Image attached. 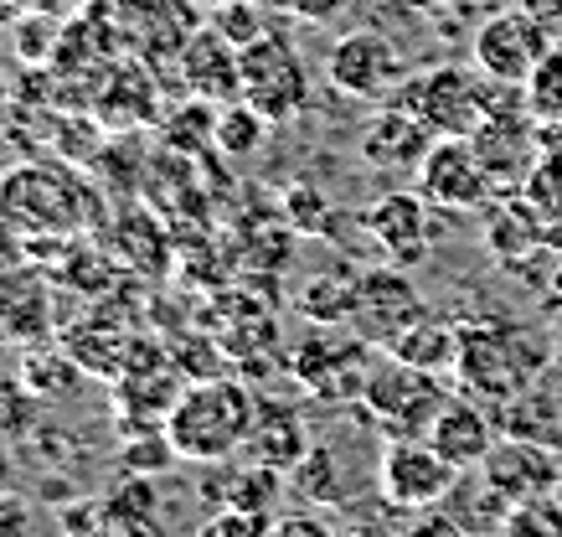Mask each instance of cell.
<instances>
[{"label":"cell","instance_id":"cell-29","mask_svg":"<svg viewBox=\"0 0 562 537\" xmlns=\"http://www.w3.org/2000/svg\"><path fill=\"white\" fill-rule=\"evenodd\" d=\"M16 36V57L26 68H42L57 57V42H63V16H52V11H26V16L11 26Z\"/></svg>","mask_w":562,"mask_h":537},{"label":"cell","instance_id":"cell-30","mask_svg":"<svg viewBox=\"0 0 562 537\" xmlns=\"http://www.w3.org/2000/svg\"><path fill=\"white\" fill-rule=\"evenodd\" d=\"M57 279L72 284V290H83V295H99L103 284H109V259H103V248H88L83 238H68L63 254H57Z\"/></svg>","mask_w":562,"mask_h":537},{"label":"cell","instance_id":"cell-25","mask_svg":"<svg viewBox=\"0 0 562 537\" xmlns=\"http://www.w3.org/2000/svg\"><path fill=\"white\" fill-rule=\"evenodd\" d=\"M387 351L397 362H408V367H418V372H434V378H439V372H454V362H460V326L424 315V321H413Z\"/></svg>","mask_w":562,"mask_h":537},{"label":"cell","instance_id":"cell-20","mask_svg":"<svg viewBox=\"0 0 562 537\" xmlns=\"http://www.w3.org/2000/svg\"><path fill=\"white\" fill-rule=\"evenodd\" d=\"M428 445H434L449 466L480 470V460H485L495 445V429L475 403H443V414L434 418V429H428Z\"/></svg>","mask_w":562,"mask_h":537},{"label":"cell","instance_id":"cell-22","mask_svg":"<svg viewBox=\"0 0 562 537\" xmlns=\"http://www.w3.org/2000/svg\"><path fill=\"white\" fill-rule=\"evenodd\" d=\"M439 506L460 522L470 537H501V527H506L516 502L485 481V470H460V481L449 485V496H443Z\"/></svg>","mask_w":562,"mask_h":537},{"label":"cell","instance_id":"cell-27","mask_svg":"<svg viewBox=\"0 0 562 537\" xmlns=\"http://www.w3.org/2000/svg\"><path fill=\"white\" fill-rule=\"evenodd\" d=\"M269 135V120L258 114L248 99H233V104H217V150L227 160H243L254 156L258 145Z\"/></svg>","mask_w":562,"mask_h":537},{"label":"cell","instance_id":"cell-51","mask_svg":"<svg viewBox=\"0 0 562 537\" xmlns=\"http://www.w3.org/2000/svg\"><path fill=\"white\" fill-rule=\"evenodd\" d=\"M217 5H222V0H217Z\"/></svg>","mask_w":562,"mask_h":537},{"label":"cell","instance_id":"cell-42","mask_svg":"<svg viewBox=\"0 0 562 537\" xmlns=\"http://www.w3.org/2000/svg\"><path fill=\"white\" fill-rule=\"evenodd\" d=\"M284 5H290L300 21H315V26H321V21H336V16H341L346 0H284Z\"/></svg>","mask_w":562,"mask_h":537},{"label":"cell","instance_id":"cell-44","mask_svg":"<svg viewBox=\"0 0 562 537\" xmlns=\"http://www.w3.org/2000/svg\"><path fill=\"white\" fill-rule=\"evenodd\" d=\"M26 11H36L32 0H0V32H11V26H16Z\"/></svg>","mask_w":562,"mask_h":537},{"label":"cell","instance_id":"cell-7","mask_svg":"<svg viewBox=\"0 0 562 537\" xmlns=\"http://www.w3.org/2000/svg\"><path fill=\"white\" fill-rule=\"evenodd\" d=\"M424 300L413 290V279L387 264V269H361L351 279V315H346V331L361 336L367 347H392L413 321H424Z\"/></svg>","mask_w":562,"mask_h":537},{"label":"cell","instance_id":"cell-50","mask_svg":"<svg viewBox=\"0 0 562 537\" xmlns=\"http://www.w3.org/2000/svg\"><path fill=\"white\" fill-rule=\"evenodd\" d=\"M0 342H5V331H0Z\"/></svg>","mask_w":562,"mask_h":537},{"label":"cell","instance_id":"cell-31","mask_svg":"<svg viewBox=\"0 0 562 537\" xmlns=\"http://www.w3.org/2000/svg\"><path fill=\"white\" fill-rule=\"evenodd\" d=\"M501 537H562V491L516 502L506 527H501Z\"/></svg>","mask_w":562,"mask_h":537},{"label":"cell","instance_id":"cell-10","mask_svg":"<svg viewBox=\"0 0 562 537\" xmlns=\"http://www.w3.org/2000/svg\"><path fill=\"white\" fill-rule=\"evenodd\" d=\"M470 47H475V68L485 72V78L527 88V78L542 68V57L552 53L558 42L542 32V21L531 16L527 5H512V11H495L491 21H480L475 36H470Z\"/></svg>","mask_w":562,"mask_h":537},{"label":"cell","instance_id":"cell-13","mask_svg":"<svg viewBox=\"0 0 562 537\" xmlns=\"http://www.w3.org/2000/svg\"><path fill=\"white\" fill-rule=\"evenodd\" d=\"M0 331L11 336V342H47L57 326V275H52L47 264H21L11 275L0 279Z\"/></svg>","mask_w":562,"mask_h":537},{"label":"cell","instance_id":"cell-16","mask_svg":"<svg viewBox=\"0 0 562 537\" xmlns=\"http://www.w3.org/2000/svg\"><path fill=\"white\" fill-rule=\"evenodd\" d=\"M485 481L495 491H506L512 502H527V496H547V491H562V466L558 455L537 445V439H521V434H506L495 439L491 455L480 460Z\"/></svg>","mask_w":562,"mask_h":537},{"label":"cell","instance_id":"cell-45","mask_svg":"<svg viewBox=\"0 0 562 537\" xmlns=\"http://www.w3.org/2000/svg\"><path fill=\"white\" fill-rule=\"evenodd\" d=\"M36 11H52V16H78V11H88V0H32Z\"/></svg>","mask_w":562,"mask_h":537},{"label":"cell","instance_id":"cell-6","mask_svg":"<svg viewBox=\"0 0 562 537\" xmlns=\"http://www.w3.org/2000/svg\"><path fill=\"white\" fill-rule=\"evenodd\" d=\"M238 63H243V99L269 124H290L294 114H305L310 104L305 68H300L294 47L279 32H263L258 42L238 47Z\"/></svg>","mask_w":562,"mask_h":537},{"label":"cell","instance_id":"cell-15","mask_svg":"<svg viewBox=\"0 0 562 537\" xmlns=\"http://www.w3.org/2000/svg\"><path fill=\"white\" fill-rule=\"evenodd\" d=\"M176 63H181V83L196 99H212V104H227V99H243V63L238 47L206 21V26H191L187 42L176 47Z\"/></svg>","mask_w":562,"mask_h":537},{"label":"cell","instance_id":"cell-17","mask_svg":"<svg viewBox=\"0 0 562 537\" xmlns=\"http://www.w3.org/2000/svg\"><path fill=\"white\" fill-rule=\"evenodd\" d=\"M485 248L495 254V264H506L512 275H527V259L552 254L547 248V217L537 212L527 191H506L485 208Z\"/></svg>","mask_w":562,"mask_h":537},{"label":"cell","instance_id":"cell-32","mask_svg":"<svg viewBox=\"0 0 562 537\" xmlns=\"http://www.w3.org/2000/svg\"><path fill=\"white\" fill-rule=\"evenodd\" d=\"M527 109L537 124H562V42L542 57V68L527 78Z\"/></svg>","mask_w":562,"mask_h":537},{"label":"cell","instance_id":"cell-23","mask_svg":"<svg viewBox=\"0 0 562 537\" xmlns=\"http://www.w3.org/2000/svg\"><path fill=\"white\" fill-rule=\"evenodd\" d=\"M93 114L103 120V130H139V124L155 120V78L150 68L139 63H120L109 68V83H103Z\"/></svg>","mask_w":562,"mask_h":537},{"label":"cell","instance_id":"cell-2","mask_svg":"<svg viewBox=\"0 0 562 537\" xmlns=\"http://www.w3.org/2000/svg\"><path fill=\"white\" fill-rule=\"evenodd\" d=\"M258 418V399L248 393V382L238 378H196L176 399L171 418H166V434L181 460H196V466H227V455H238L254 434Z\"/></svg>","mask_w":562,"mask_h":537},{"label":"cell","instance_id":"cell-41","mask_svg":"<svg viewBox=\"0 0 562 537\" xmlns=\"http://www.w3.org/2000/svg\"><path fill=\"white\" fill-rule=\"evenodd\" d=\"M263 537H336V533L321 517H310V512H284V517H269Z\"/></svg>","mask_w":562,"mask_h":537},{"label":"cell","instance_id":"cell-3","mask_svg":"<svg viewBox=\"0 0 562 537\" xmlns=\"http://www.w3.org/2000/svg\"><path fill=\"white\" fill-rule=\"evenodd\" d=\"M392 104L413 109L434 135H475L495 109L527 104V88L495 83V78H485V72H475V68L443 63V68H434V72L408 78V83L392 93Z\"/></svg>","mask_w":562,"mask_h":537},{"label":"cell","instance_id":"cell-4","mask_svg":"<svg viewBox=\"0 0 562 537\" xmlns=\"http://www.w3.org/2000/svg\"><path fill=\"white\" fill-rule=\"evenodd\" d=\"M542 362V351L521 326H460V372L464 388H475L480 399L506 403L531 382Z\"/></svg>","mask_w":562,"mask_h":537},{"label":"cell","instance_id":"cell-39","mask_svg":"<svg viewBox=\"0 0 562 537\" xmlns=\"http://www.w3.org/2000/svg\"><path fill=\"white\" fill-rule=\"evenodd\" d=\"M263 527H269L263 517H248L238 506H222L217 517H206L191 537H263Z\"/></svg>","mask_w":562,"mask_h":537},{"label":"cell","instance_id":"cell-1","mask_svg":"<svg viewBox=\"0 0 562 537\" xmlns=\"http://www.w3.org/2000/svg\"><path fill=\"white\" fill-rule=\"evenodd\" d=\"M0 217L26 238H83L99 223V191L68 160H26L0 171Z\"/></svg>","mask_w":562,"mask_h":537},{"label":"cell","instance_id":"cell-12","mask_svg":"<svg viewBox=\"0 0 562 537\" xmlns=\"http://www.w3.org/2000/svg\"><path fill=\"white\" fill-rule=\"evenodd\" d=\"M325 72H330V83L341 88L346 99H367V104L392 99L403 88V57H397L387 36L376 32H346L325 57Z\"/></svg>","mask_w":562,"mask_h":537},{"label":"cell","instance_id":"cell-40","mask_svg":"<svg viewBox=\"0 0 562 537\" xmlns=\"http://www.w3.org/2000/svg\"><path fill=\"white\" fill-rule=\"evenodd\" d=\"M21 264H32V238L11 217H0V279L11 275V269H21Z\"/></svg>","mask_w":562,"mask_h":537},{"label":"cell","instance_id":"cell-34","mask_svg":"<svg viewBox=\"0 0 562 537\" xmlns=\"http://www.w3.org/2000/svg\"><path fill=\"white\" fill-rule=\"evenodd\" d=\"M300 311L310 315V326H346V315H351V279H315L310 295L300 300Z\"/></svg>","mask_w":562,"mask_h":537},{"label":"cell","instance_id":"cell-14","mask_svg":"<svg viewBox=\"0 0 562 537\" xmlns=\"http://www.w3.org/2000/svg\"><path fill=\"white\" fill-rule=\"evenodd\" d=\"M361 227L376 238V248H387L397 269H408L434 243V202L424 191H387L361 212Z\"/></svg>","mask_w":562,"mask_h":537},{"label":"cell","instance_id":"cell-26","mask_svg":"<svg viewBox=\"0 0 562 537\" xmlns=\"http://www.w3.org/2000/svg\"><path fill=\"white\" fill-rule=\"evenodd\" d=\"M284 491H290V485H284V470H269V466H258V460H248L243 470H227V506H238L248 517L269 522L273 502H279Z\"/></svg>","mask_w":562,"mask_h":537},{"label":"cell","instance_id":"cell-37","mask_svg":"<svg viewBox=\"0 0 562 537\" xmlns=\"http://www.w3.org/2000/svg\"><path fill=\"white\" fill-rule=\"evenodd\" d=\"M537 202V212H542L547 223L552 217H562V156H552V150H542V160L531 166L527 176V187H521Z\"/></svg>","mask_w":562,"mask_h":537},{"label":"cell","instance_id":"cell-9","mask_svg":"<svg viewBox=\"0 0 562 537\" xmlns=\"http://www.w3.org/2000/svg\"><path fill=\"white\" fill-rule=\"evenodd\" d=\"M454 481H460V466H449L428 439H392L376 460V496L387 512L439 506Z\"/></svg>","mask_w":562,"mask_h":537},{"label":"cell","instance_id":"cell-5","mask_svg":"<svg viewBox=\"0 0 562 537\" xmlns=\"http://www.w3.org/2000/svg\"><path fill=\"white\" fill-rule=\"evenodd\" d=\"M361 403L387 424L392 439H428L434 418L443 414L449 399H443V388L434 382V372H418V367L397 362L387 351V362H372V372H367Z\"/></svg>","mask_w":562,"mask_h":537},{"label":"cell","instance_id":"cell-21","mask_svg":"<svg viewBox=\"0 0 562 537\" xmlns=\"http://www.w3.org/2000/svg\"><path fill=\"white\" fill-rule=\"evenodd\" d=\"M57 347L68 351L83 372H93V378H120L124 367H130L135 336L99 315V321H78V326H68L63 336H57Z\"/></svg>","mask_w":562,"mask_h":537},{"label":"cell","instance_id":"cell-8","mask_svg":"<svg viewBox=\"0 0 562 537\" xmlns=\"http://www.w3.org/2000/svg\"><path fill=\"white\" fill-rule=\"evenodd\" d=\"M418 191L443 212H480L501 197L470 135H434L428 156L418 160Z\"/></svg>","mask_w":562,"mask_h":537},{"label":"cell","instance_id":"cell-35","mask_svg":"<svg viewBox=\"0 0 562 537\" xmlns=\"http://www.w3.org/2000/svg\"><path fill=\"white\" fill-rule=\"evenodd\" d=\"M212 26H217L233 47H248V42H258V36L269 32V21H263V11H258V0H222Z\"/></svg>","mask_w":562,"mask_h":537},{"label":"cell","instance_id":"cell-24","mask_svg":"<svg viewBox=\"0 0 562 537\" xmlns=\"http://www.w3.org/2000/svg\"><path fill=\"white\" fill-rule=\"evenodd\" d=\"M160 491H155V476H130L99 502V522L109 533H130V537H160Z\"/></svg>","mask_w":562,"mask_h":537},{"label":"cell","instance_id":"cell-33","mask_svg":"<svg viewBox=\"0 0 562 537\" xmlns=\"http://www.w3.org/2000/svg\"><path fill=\"white\" fill-rule=\"evenodd\" d=\"M120 460H124V470H130V476H160V470H171L181 455H176L166 424H155V429H145V439H139V434H130V439H124Z\"/></svg>","mask_w":562,"mask_h":537},{"label":"cell","instance_id":"cell-49","mask_svg":"<svg viewBox=\"0 0 562 537\" xmlns=\"http://www.w3.org/2000/svg\"><path fill=\"white\" fill-rule=\"evenodd\" d=\"M109 537H130V533H109Z\"/></svg>","mask_w":562,"mask_h":537},{"label":"cell","instance_id":"cell-38","mask_svg":"<svg viewBox=\"0 0 562 537\" xmlns=\"http://www.w3.org/2000/svg\"><path fill=\"white\" fill-rule=\"evenodd\" d=\"M325 217H330V202L315 187L284 191V223H290V233H321Z\"/></svg>","mask_w":562,"mask_h":537},{"label":"cell","instance_id":"cell-36","mask_svg":"<svg viewBox=\"0 0 562 537\" xmlns=\"http://www.w3.org/2000/svg\"><path fill=\"white\" fill-rule=\"evenodd\" d=\"M382 537H470V533L443 506H424V512H397L382 527Z\"/></svg>","mask_w":562,"mask_h":537},{"label":"cell","instance_id":"cell-46","mask_svg":"<svg viewBox=\"0 0 562 537\" xmlns=\"http://www.w3.org/2000/svg\"><path fill=\"white\" fill-rule=\"evenodd\" d=\"M547 300H552V305L562 311V259L552 264V275H547Z\"/></svg>","mask_w":562,"mask_h":537},{"label":"cell","instance_id":"cell-43","mask_svg":"<svg viewBox=\"0 0 562 537\" xmlns=\"http://www.w3.org/2000/svg\"><path fill=\"white\" fill-rule=\"evenodd\" d=\"M521 5L542 21V32L552 36V42H562V0H521Z\"/></svg>","mask_w":562,"mask_h":537},{"label":"cell","instance_id":"cell-47","mask_svg":"<svg viewBox=\"0 0 562 537\" xmlns=\"http://www.w3.org/2000/svg\"><path fill=\"white\" fill-rule=\"evenodd\" d=\"M547 248H552V254H562V217H552V223H547Z\"/></svg>","mask_w":562,"mask_h":537},{"label":"cell","instance_id":"cell-19","mask_svg":"<svg viewBox=\"0 0 562 537\" xmlns=\"http://www.w3.org/2000/svg\"><path fill=\"white\" fill-rule=\"evenodd\" d=\"M428 145H434V130H428L413 109L392 104V109H382L372 120V130L361 135V156L372 160V166H413V171H418V160L428 156Z\"/></svg>","mask_w":562,"mask_h":537},{"label":"cell","instance_id":"cell-11","mask_svg":"<svg viewBox=\"0 0 562 537\" xmlns=\"http://www.w3.org/2000/svg\"><path fill=\"white\" fill-rule=\"evenodd\" d=\"M470 139H475V150H480V160H485V171H491V181H495L501 197L527 187L531 166L542 160V124L531 120L527 104L495 109L491 120L480 124Z\"/></svg>","mask_w":562,"mask_h":537},{"label":"cell","instance_id":"cell-48","mask_svg":"<svg viewBox=\"0 0 562 537\" xmlns=\"http://www.w3.org/2000/svg\"><path fill=\"white\" fill-rule=\"evenodd\" d=\"M341 537H382V533H367V527H357V533H341Z\"/></svg>","mask_w":562,"mask_h":537},{"label":"cell","instance_id":"cell-28","mask_svg":"<svg viewBox=\"0 0 562 537\" xmlns=\"http://www.w3.org/2000/svg\"><path fill=\"white\" fill-rule=\"evenodd\" d=\"M284 485H290V496H305V502L315 506H330L341 502V476H336V455L325 450V445H310L305 460L284 476Z\"/></svg>","mask_w":562,"mask_h":537},{"label":"cell","instance_id":"cell-18","mask_svg":"<svg viewBox=\"0 0 562 537\" xmlns=\"http://www.w3.org/2000/svg\"><path fill=\"white\" fill-rule=\"evenodd\" d=\"M305 450H310L305 418L294 414L290 403H258L254 434H248L243 455H248V460H258V466L284 470V476H290V470L305 460Z\"/></svg>","mask_w":562,"mask_h":537}]
</instances>
